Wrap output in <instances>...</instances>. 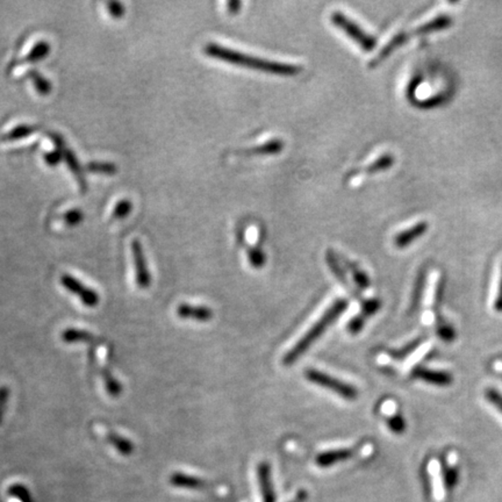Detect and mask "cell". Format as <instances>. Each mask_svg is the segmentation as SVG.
<instances>
[{
    "instance_id": "6da1fadb",
    "label": "cell",
    "mask_w": 502,
    "mask_h": 502,
    "mask_svg": "<svg viewBox=\"0 0 502 502\" xmlns=\"http://www.w3.org/2000/svg\"><path fill=\"white\" fill-rule=\"evenodd\" d=\"M203 52L212 59L232 63L239 67L254 69V70L263 71L268 74H279V76H296L303 70V68L292 63L278 62L272 59H261L256 56L248 55L244 52H237L234 49H229L218 43H208L205 46Z\"/></svg>"
},
{
    "instance_id": "7a4b0ae2",
    "label": "cell",
    "mask_w": 502,
    "mask_h": 502,
    "mask_svg": "<svg viewBox=\"0 0 502 502\" xmlns=\"http://www.w3.org/2000/svg\"><path fill=\"white\" fill-rule=\"evenodd\" d=\"M348 307H349V301L345 299H339L332 303L328 310L322 315L320 320L317 323H314L313 327L297 342L296 345L285 354L284 359H283L284 365L290 366L294 364L313 345L314 342H317L322 337V334L329 328V325L340 318L341 314L345 312Z\"/></svg>"
},
{
    "instance_id": "3957f363",
    "label": "cell",
    "mask_w": 502,
    "mask_h": 502,
    "mask_svg": "<svg viewBox=\"0 0 502 502\" xmlns=\"http://www.w3.org/2000/svg\"><path fill=\"white\" fill-rule=\"evenodd\" d=\"M330 21L334 26L339 27L341 30H343L348 37L357 43V45L365 50V52H372L376 48V37L366 33L365 30H362V27L359 23H354V20H351L348 15L344 14L342 12L335 11L330 14Z\"/></svg>"
},
{
    "instance_id": "277c9868",
    "label": "cell",
    "mask_w": 502,
    "mask_h": 502,
    "mask_svg": "<svg viewBox=\"0 0 502 502\" xmlns=\"http://www.w3.org/2000/svg\"><path fill=\"white\" fill-rule=\"evenodd\" d=\"M305 376H306L307 381H310V383L319 385V386L323 388H328L334 393H337V395H340L341 398L349 400V401L356 400L359 396V391L354 386L344 383V381H340L337 378L329 376L327 373L321 372L319 370L307 369L305 371Z\"/></svg>"
},
{
    "instance_id": "5b68a950",
    "label": "cell",
    "mask_w": 502,
    "mask_h": 502,
    "mask_svg": "<svg viewBox=\"0 0 502 502\" xmlns=\"http://www.w3.org/2000/svg\"><path fill=\"white\" fill-rule=\"evenodd\" d=\"M61 285L67 291L78 297L81 303L89 308H94L99 305L100 297L92 288H88L71 274H64L61 276Z\"/></svg>"
},
{
    "instance_id": "8992f818",
    "label": "cell",
    "mask_w": 502,
    "mask_h": 502,
    "mask_svg": "<svg viewBox=\"0 0 502 502\" xmlns=\"http://www.w3.org/2000/svg\"><path fill=\"white\" fill-rule=\"evenodd\" d=\"M132 254H133L134 268H135V281L139 288H148L152 285V274L147 265V259L144 256L143 247L140 241L132 242Z\"/></svg>"
},
{
    "instance_id": "52a82bcc",
    "label": "cell",
    "mask_w": 502,
    "mask_h": 502,
    "mask_svg": "<svg viewBox=\"0 0 502 502\" xmlns=\"http://www.w3.org/2000/svg\"><path fill=\"white\" fill-rule=\"evenodd\" d=\"M412 376L425 381L428 384L435 385L439 388H447L450 386L454 381V376L447 371H439V370L427 369L423 366H416L412 371Z\"/></svg>"
},
{
    "instance_id": "ba28073f",
    "label": "cell",
    "mask_w": 502,
    "mask_h": 502,
    "mask_svg": "<svg viewBox=\"0 0 502 502\" xmlns=\"http://www.w3.org/2000/svg\"><path fill=\"white\" fill-rule=\"evenodd\" d=\"M257 479H259L263 502H276V492H274L272 476H271V466L269 465V463H259L257 466Z\"/></svg>"
},
{
    "instance_id": "9c48e42d",
    "label": "cell",
    "mask_w": 502,
    "mask_h": 502,
    "mask_svg": "<svg viewBox=\"0 0 502 502\" xmlns=\"http://www.w3.org/2000/svg\"><path fill=\"white\" fill-rule=\"evenodd\" d=\"M179 318L183 320H193L198 322H208L213 319V312L206 306H193L190 303H181L176 310Z\"/></svg>"
},
{
    "instance_id": "30bf717a",
    "label": "cell",
    "mask_w": 502,
    "mask_h": 502,
    "mask_svg": "<svg viewBox=\"0 0 502 502\" xmlns=\"http://www.w3.org/2000/svg\"><path fill=\"white\" fill-rule=\"evenodd\" d=\"M354 449H335V450L323 451L315 458L317 465L320 468H330L337 463L344 462L354 457Z\"/></svg>"
},
{
    "instance_id": "8fae6325",
    "label": "cell",
    "mask_w": 502,
    "mask_h": 502,
    "mask_svg": "<svg viewBox=\"0 0 502 502\" xmlns=\"http://www.w3.org/2000/svg\"><path fill=\"white\" fill-rule=\"evenodd\" d=\"M170 484L174 488H184V490H206L211 485L198 476H190L183 472H174L170 476Z\"/></svg>"
},
{
    "instance_id": "7c38bea8",
    "label": "cell",
    "mask_w": 502,
    "mask_h": 502,
    "mask_svg": "<svg viewBox=\"0 0 502 502\" xmlns=\"http://www.w3.org/2000/svg\"><path fill=\"white\" fill-rule=\"evenodd\" d=\"M428 228L429 225L427 222H419L416 225H414L413 227H410V228L406 229V230H403L401 233L398 234L394 237V244L398 248L408 247L416 239L421 237L427 232V229Z\"/></svg>"
},
{
    "instance_id": "4fadbf2b",
    "label": "cell",
    "mask_w": 502,
    "mask_h": 502,
    "mask_svg": "<svg viewBox=\"0 0 502 502\" xmlns=\"http://www.w3.org/2000/svg\"><path fill=\"white\" fill-rule=\"evenodd\" d=\"M410 39V32H401V33L396 34L395 37H392L391 40L388 41V43L384 46V48L381 49L379 54L376 55V59H372L370 62V67H376L379 63L388 59V56L391 55L395 49L399 48L400 46H403Z\"/></svg>"
},
{
    "instance_id": "5bb4252c",
    "label": "cell",
    "mask_w": 502,
    "mask_h": 502,
    "mask_svg": "<svg viewBox=\"0 0 502 502\" xmlns=\"http://www.w3.org/2000/svg\"><path fill=\"white\" fill-rule=\"evenodd\" d=\"M61 340L67 344L83 343V342L84 343L99 342V340L93 334H91V332L76 328H69L63 330L62 334H61Z\"/></svg>"
},
{
    "instance_id": "9a60e30c",
    "label": "cell",
    "mask_w": 502,
    "mask_h": 502,
    "mask_svg": "<svg viewBox=\"0 0 502 502\" xmlns=\"http://www.w3.org/2000/svg\"><path fill=\"white\" fill-rule=\"evenodd\" d=\"M452 20L448 15H439L437 18L432 19L428 23H423L421 26L416 27L415 30L410 32V37L413 35H421V34L432 33L437 30H444L450 26Z\"/></svg>"
},
{
    "instance_id": "2e32d148",
    "label": "cell",
    "mask_w": 502,
    "mask_h": 502,
    "mask_svg": "<svg viewBox=\"0 0 502 502\" xmlns=\"http://www.w3.org/2000/svg\"><path fill=\"white\" fill-rule=\"evenodd\" d=\"M425 281H427V274L425 270H422L417 274L415 285H414L413 292H412V298H410V313L414 314L420 308L421 305L422 297L425 292Z\"/></svg>"
},
{
    "instance_id": "e0dca14e",
    "label": "cell",
    "mask_w": 502,
    "mask_h": 502,
    "mask_svg": "<svg viewBox=\"0 0 502 502\" xmlns=\"http://www.w3.org/2000/svg\"><path fill=\"white\" fill-rule=\"evenodd\" d=\"M106 439H108V443L111 444L112 447L114 448L115 450L122 456H130L135 450L133 442L125 439L123 436L119 435L118 432H108L106 434Z\"/></svg>"
},
{
    "instance_id": "ac0fdd59",
    "label": "cell",
    "mask_w": 502,
    "mask_h": 502,
    "mask_svg": "<svg viewBox=\"0 0 502 502\" xmlns=\"http://www.w3.org/2000/svg\"><path fill=\"white\" fill-rule=\"evenodd\" d=\"M284 148V142L281 139H274V140L268 141L264 143L255 145L252 148L244 150V154H250V155H274L281 152Z\"/></svg>"
},
{
    "instance_id": "d6986e66",
    "label": "cell",
    "mask_w": 502,
    "mask_h": 502,
    "mask_svg": "<svg viewBox=\"0 0 502 502\" xmlns=\"http://www.w3.org/2000/svg\"><path fill=\"white\" fill-rule=\"evenodd\" d=\"M341 261L343 262L344 265L347 266V269L350 271L352 277H354V283L361 290L369 288V276L356 263L351 262L350 259H348L347 257H341Z\"/></svg>"
},
{
    "instance_id": "ffe728a7",
    "label": "cell",
    "mask_w": 502,
    "mask_h": 502,
    "mask_svg": "<svg viewBox=\"0 0 502 502\" xmlns=\"http://www.w3.org/2000/svg\"><path fill=\"white\" fill-rule=\"evenodd\" d=\"M100 374H101L103 385H105L108 395H111L113 398H118L119 395H121L122 385L119 383L118 379L112 374L108 368H101Z\"/></svg>"
},
{
    "instance_id": "44dd1931",
    "label": "cell",
    "mask_w": 502,
    "mask_h": 502,
    "mask_svg": "<svg viewBox=\"0 0 502 502\" xmlns=\"http://www.w3.org/2000/svg\"><path fill=\"white\" fill-rule=\"evenodd\" d=\"M325 263L328 264L329 269L332 271V274H334V276H335V277H337V279L342 283V284L345 285L347 288H349V283H348L345 272H344V270L341 268L339 259H337V255H335V252H334L332 249H328V250L325 251Z\"/></svg>"
},
{
    "instance_id": "7402d4cb",
    "label": "cell",
    "mask_w": 502,
    "mask_h": 502,
    "mask_svg": "<svg viewBox=\"0 0 502 502\" xmlns=\"http://www.w3.org/2000/svg\"><path fill=\"white\" fill-rule=\"evenodd\" d=\"M64 159H66V162H67L71 172L74 174V177L77 178L78 184L81 186V191H86V178L83 177V171H81V165H79L76 156L74 155V152L66 149L64 150Z\"/></svg>"
},
{
    "instance_id": "603a6c76",
    "label": "cell",
    "mask_w": 502,
    "mask_h": 502,
    "mask_svg": "<svg viewBox=\"0 0 502 502\" xmlns=\"http://www.w3.org/2000/svg\"><path fill=\"white\" fill-rule=\"evenodd\" d=\"M35 132H37V127L35 126L19 125L14 127L13 130L8 132V133L4 134L1 137V141L11 142V141L21 140V139H25V137H30Z\"/></svg>"
},
{
    "instance_id": "cb8c5ba5",
    "label": "cell",
    "mask_w": 502,
    "mask_h": 502,
    "mask_svg": "<svg viewBox=\"0 0 502 502\" xmlns=\"http://www.w3.org/2000/svg\"><path fill=\"white\" fill-rule=\"evenodd\" d=\"M50 52V45L46 41H40L33 48L30 49V52L25 56V62L34 63L39 62L41 59H45Z\"/></svg>"
},
{
    "instance_id": "d4e9b609",
    "label": "cell",
    "mask_w": 502,
    "mask_h": 502,
    "mask_svg": "<svg viewBox=\"0 0 502 502\" xmlns=\"http://www.w3.org/2000/svg\"><path fill=\"white\" fill-rule=\"evenodd\" d=\"M394 164V157L390 154H385L381 156L379 159H376L374 162L371 163L364 169L365 174H376L381 171L388 170L392 165Z\"/></svg>"
},
{
    "instance_id": "484cf974",
    "label": "cell",
    "mask_w": 502,
    "mask_h": 502,
    "mask_svg": "<svg viewBox=\"0 0 502 502\" xmlns=\"http://www.w3.org/2000/svg\"><path fill=\"white\" fill-rule=\"evenodd\" d=\"M442 479H443L444 488L448 491L454 490L459 480V469L457 466L443 465L442 469Z\"/></svg>"
},
{
    "instance_id": "4316f807",
    "label": "cell",
    "mask_w": 502,
    "mask_h": 502,
    "mask_svg": "<svg viewBox=\"0 0 502 502\" xmlns=\"http://www.w3.org/2000/svg\"><path fill=\"white\" fill-rule=\"evenodd\" d=\"M423 341H425V337L416 339V340H414L413 342H410L401 349L390 351V356H391L392 359H396V361H403V359H407L410 354H413L414 351L416 350L417 348L423 343Z\"/></svg>"
},
{
    "instance_id": "83f0119b",
    "label": "cell",
    "mask_w": 502,
    "mask_h": 502,
    "mask_svg": "<svg viewBox=\"0 0 502 502\" xmlns=\"http://www.w3.org/2000/svg\"><path fill=\"white\" fill-rule=\"evenodd\" d=\"M30 77L33 81L34 88L37 89V92L42 96H47L52 91V83L43 77L42 74H39L37 71H30Z\"/></svg>"
},
{
    "instance_id": "f1b7e54d",
    "label": "cell",
    "mask_w": 502,
    "mask_h": 502,
    "mask_svg": "<svg viewBox=\"0 0 502 502\" xmlns=\"http://www.w3.org/2000/svg\"><path fill=\"white\" fill-rule=\"evenodd\" d=\"M436 334H437V337H439L441 340L444 341V342H448V343L454 342V341L456 340V337H457V335H456V330H454V327L449 325V323H447V322L443 321H439V323H437Z\"/></svg>"
},
{
    "instance_id": "f546056e",
    "label": "cell",
    "mask_w": 502,
    "mask_h": 502,
    "mask_svg": "<svg viewBox=\"0 0 502 502\" xmlns=\"http://www.w3.org/2000/svg\"><path fill=\"white\" fill-rule=\"evenodd\" d=\"M248 259L251 266L255 269H261L265 265V254L259 248H249L248 249Z\"/></svg>"
},
{
    "instance_id": "4dcf8cb0",
    "label": "cell",
    "mask_w": 502,
    "mask_h": 502,
    "mask_svg": "<svg viewBox=\"0 0 502 502\" xmlns=\"http://www.w3.org/2000/svg\"><path fill=\"white\" fill-rule=\"evenodd\" d=\"M133 210V203L130 200L122 199L115 205L113 210V218L122 220L127 218L130 215V212Z\"/></svg>"
},
{
    "instance_id": "1f68e13d",
    "label": "cell",
    "mask_w": 502,
    "mask_h": 502,
    "mask_svg": "<svg viewBox=\"0 0 502 502\" xmlns=\"http://www.w3.org/2000/svg\"><path fill=\"white\" fill-rule=\"evenodd\" d=\"M388 425L392 432L396 435H401L406 430V422L400 414H394L388 419Z\"/></svg>"
},
{
    "instance_id": "d6a6232c",
    "label": "cell",
    "mask_w": 502,
    "mask_h": 502,
    "mask_svg": "<svg viewBox=\"0 0 502 502\" xmlns=\"http://www.w3.org/2000/svg\"><path fill=\"white\" fill-rule=\"evenodd\" d=\"M88 170L96 172V174H113L117 172V166L112 163L93 162L88 165Z\"/></svg>"
},
{
    "instance_id": "836d02e7",
    "label": "cell",
    "mask_w": 502,
    "mask_h": 502,
    "mask_svg": "<svg viewBox=\"0 0 502 502\" xmlns=\"http://www.w3.org/2000/svg\"><path fill=\"white\" fill-rule=\"evenodd\" d=\"M381 301L376 298H371V299L363 300L362 301V312L361 314L364 315L366 319L372 317L374 314L381 310Z\"/></svg>"
},
{
    "instance_id": "e575fe53",
    "label": "cell",
    "mask_w": 502,
    "mask_h": 502,
    "mask_svg": "<svg viewBox=\"0 0 502 502\" xmlns=\"http://www.w3.org/2000/svg\"><path fill=\"white\" fill-rule=\"evenodd\" d=\"M10 494L18 499L21 502H33V499L30 496V491L23 485H13L10 488Z\"/></svg>"
},
{
    "instance_id": "d590c367",
    "label": "cell",
    "mask_w": 502,
    "mask_h": 502,
    "mask_svg": "<svg viewBox=\"0 0 502 502\" xmlns=\"http://www.w3.org/2000/svg\"><path fill=\"white\" fill-rule=\"evenodd\" d=\"M365 321V317L359 313V315H356V317H354V318L351 319L350 321H349V323H348V330H349V332L352 334V335L359 334V332L364 328Z\"/></svg>"
},
{
    "instance_id": "8d00e7d4",
    "label": "cell",
    "mask_w": 502,
    "mask_h": 502,
    "mask_svg": "<svg viewBox=\"0 0 502 502\" xmlns=\"http://www.w3.org/2000/svg\"><path fill=\"white\" fill-rule=\"evenodd\" d=\"M485 396L488 400V403L496 407L499 412L502 413V394L498 390H495V388H488L486 392H485Z\"/></svg>"
},
{
    "instance_id": "74e56055",
    "label": "cell",
    "mask_w": 502,
    "mask_h": 502,
    "mask_svg": "<svg viewBox=\"0 0 502 502\" xmlns=\"http://www.w3.org/2000/svg\"><path fill=\"white\" fill-rule=\"evenodd\" d=\"M63 219H64V222H66L68 225H71V227H74V225H79V223L83 221V219H84V214L81 213V210H77V208H74V210H70V211H68L67 213L64 214V217H63Z\"/></svg>"
},
{
    "instance_id": "f35d334b",
    "label": "cell",
    "mask_w": 502,
    "mask_h": 502,
    "mask_svg": "<svg viewBox=\"0 0 502 502\" xmlns=\"http://www.w3.org/2000/svg\"><path fill=\"white\" fill-rule=\"evenodd\" d=\"M10 395H11V391H10L8 386H1L0 388V425L3 422V419H4Z\"/></svg>"
},
{
    "instance_id": "ab89813d",
    "label": "cell",
    "mask_w": 502,
    "mask_h": 502,
    "mask_svg": "<svg viewBox=\"0 0 502 502\" xmlns=\"http://www.w3.org/2000/svg\"><path fill=\"white\" fill-rule=\"evenodd\" d=\"M64 152H62V149H55L54 152H48L45 155V162L50 166H55L62 161Z\"/></svg>"
},
{
    "instance_id": "60d3db41",
    "label": "cell",
    "mask_w": 502,
    "mask_h": 502,
    "mask_svg": "<svg viewBox=\"0 0 502 502\" xmlns=\"http://www.w3.org/2000/svg\"><path fill=\"white\" fill-rule=\"evenodd\" d=\"M108 13L113 17V18H121L122 15L125 14V6L121 3L118 1H112L108 4Z\"/></svg>"
},
{
    "instance_id": "b9f144b4",
    "label": "cell",
    "mask_w": 502,
    "mask_h": 502,
    "mask_svg": "<svg viewBox=\"0 0 502 502\" xmlns=\"http://www.w3.org/2000/svg\"><path fill=\"white\" fill-rule=\"evenodd\" d=\"M494 310L499 312V313H502V272L500 284H499L498 294H496V298H495Z\"/></svg>"
},
{
    "instance_id": "7bdbcfd3",
    "label": "cell",
    "mask_w": 502,
    "mask_h": 502,
    "mask_svg": "<svg viewBox=\"0 0 502 502\" xmlns=\"http://www.w3.org/2000/svg\"><path fill=\"white\" fill-rule=\"evenodd\" d=\"M308 498V493L305 490H299L297 492L296 496L292 499L291 501L288 502H305L306 499Z\"/></svg>"
},
{
    "instance_id": "ee69618b",
    "label": "cell",
    "mask_w": 502,
    "mask_h": 502,
    "mask_svg": "<svg viewBox=\"0 0 502 502\" xmlns=\"http://www.w3.org/2000/svg\"><path fill=\"white\" fill-rule=\"evenodd\" d=\"M241 5L242 4H241L240 1H229L228 4H227L228 11L230 13H237V12L240 11Z\"/></svg>"
}]
</instances>
